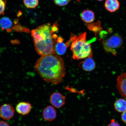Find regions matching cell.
<instances>
[{
  "label": "cell",
  "mask_w": 126,
  "mask_h": 126,
  "mask_svg": "<svg viewBox=\"0 0 126 126\" xmlns=\"http://www.w3.org/2000/svg\"><path fill=\"white\" fill-rule=\"evenodd\" d=\"M35 68L43 80L53 84L62 82L65 75L63 59L58 55L42 56L36 62Z\"/></svg>",
  "instance_id": "1"
},
{
  "label": "cell",
  "mask_w": 126,
  "mask_h": 126,
  "mask_svg": "<svg viewBox=\"0 0 126 126\" xmlns=\"http://www.w3.org/2000/svg\"><path fill=\"white\" fill-rule=\"evenodd\" d=\"M51 24H45L31 31V36L37 53L41 56L56 54Z\"/></svg>",
  "instance_id": "2"
},
{
  "label": "cell",
  "mask_w": 126,
  "mask_h": 126,
  "mask_svg": "<svg viewBox=\"0 0 126 126\" xmlns=\"http://www.w3.org/2000/svg\"><path fill=\"white\" fill-rule=\"evenodd\" d=\"M86 33H82L72 41L71 50L74 59L81 60L87 58H92L93 52L91 46L87 42Z\"/></svg>",
  "instance_id": "3"
},
{
  "label": "cell",
  "mask_w": 126,
  "mask_h": 126,
  "mask_svg": "<svg viewBox=\"0 0 126 126\" xmlns=\"http://www.w3.org/2000/svg\"><path fill=\"white\" fill-rule=\"evenodd\" d=\"M123 39L119 34H116L102 42V45L105 51L113 55L117 54L116 49L122 46Z\"/></svg>",
  "instance_id": "4"
},
{
  "label": "cell",
  "mask_w": 126,
  "mask_h": 126,
  "mask_svg": "<svg viewBox=\"0 0 126 126\" xmlns=\"http://www.w3.org/2000/svg\"><path fill=\"white\" fill-rule=\"evenodd\" d=\"M65 97L60 93L55 92L50 96V101L53 107L59 108L62 107L65 103Z\"/></svg>",
  "instance_id": "5"
},
{
  "label": "cell",
  "mask_w": 126,
  "mask_h": 126,
  "mask_svg": "<svg viewBox=\"0 0 126 126\" xmlns=\"http://www.w3.org/2000/svg\"><path fill=\"white\" fill-rule=\"evenodd\" d=\"M15 110L9 104H5L0 107V116L5 120H9L13 117Z\"/></svg>",
  "instance_id": "6"
},
{
  "label": "cell",
  "mask_w": 126,
  "mask_h": 126,
  "mask_svg": "<svg viewBox=\"0 0 126 126\" xmlns=\"http://www.w3.org/2000/svg\"><path fill=\"white\" fill-rule=\"evenodd\" d=\"M117 88L119 94L126 99V73H123L118 77Z\"/></svg>",
  "instance_id": "7"
},
{
  "label": "cell",
  "mask_w": 126,
  "mask_h": 126,
  "mask_svg": "<svg viewBox=\"0 0 126 126\" xmlns=\"http://www.w3.org/2000/svg\"><path fill=\"white\" fill-rule=\"evenodd\" d=\"M42 116L45 121L51 122L56 117V111L54 107L51 106H47L43 110Z\"/></svg>",
  "instance_id": "8"
},
{
  "label": "cell",
  "mask_w": 126,
  "mask_h": 126,
  "mask_svg": "<svg viewBox=\"0 0 126 126\" xmlns=\"http://www.w3.org/2000/svg\"><path fill=\"white\" fill-rule=\"evenodd\" d=\"M32 105L29 102H21L18 103L16 107L17 112L23 116L29 114L31 111Z\"/></svg>",
  "instance_id": "9"
},
{
  "label": "cell",
  "mask_w": 126,
  "mask_h": 126,
  "mask_svg": "<svg viewBox=\"0 0 126 126\" xmlns=\"http://www.w3.org/2000/svg\"><path fill=\"white\" fill-rule=\"evenodd\" d=\"M85 25L89 30L94 32L96 37L100 35V33L102 32V28L101 23L100 20H98L96 22L86 23Z\"/></svg>",
  "instance_id": "10"
},
{
  "label": "cell",
  "mask_w": 126,
  "mask_h": 126,
  "mask_svg": "<svg viewBox=\"0 0 126 126\" xmlns=\"http://www.w3.org/2000/svg\"><path fill=\"white\" fill-rule=\"evenodd\" d=\"M120 5V3L118 0H106L105 4V9L111 13L117 11L119 8Z\"/></svg>",
  "instance_id": "11"
},
{
  "label": "cell",
  "mask_w": 126,
  "mask_h": 126,
  "mask_svg": "<svg viewBox=\"0 0 126 126\" xmlns=\"http://www.w3.org/2000/svg\"><path fill=\"white\" fill-rule=\"evenodd\" d=\"M80 16L83 21L87 23L93 22L95 18L94 12L93 11L89 10L83 11L80 14Z\"/></svg>",
  "instance_id": "12"
},
{
  "label": "cell",
  "mask_w": 126,
  "mask_h": 126,
  "mask_svg": "<svg viewBox=\"0 0 126 126\" xmlns=\"http://www.w3.org/2000/svg\"><path fill=\"white\" fill-rule=\"evenodd\" d=\"M82 63L81 65L83 70L87 71H91L95 68L96 64L92 58H87Z\"/></svg>",
  "instance_id": "13"
},
{
  "label": "cell",
  "mask_w": 126,
  "mask_h": 126,
  "mask_svg": "<svg viewBox=\"0 0 126 126\" xmlns=\"http://www.w3.org/2000/svg\"><path fill=\"white\" fill-rule=\"evenodd\" d=\"M115 109L119 112H123L126 110V100L123 99H119L114 104Z\"/></svg>",
  "instance_id": "14"
},
{
  "label": "cell",
  "mask_w": 126,
  "mask_h": 126,
  "mask_svg": "<svg viewBox=\"0 0 126 126\" xmlns=\"http://www.w3.org/2000/svg\"><path fill=\"white\" fill-rule=\"evenodd\" d=\"M68 47L67 43L64 44L63 42H58L55 45V52L58 55H62L65 53L67 47Z\"/></svg>",
  "instance_id": "15"
},
{
  "label": "cell",
  "mask_w": 126,
  "mask_h": 126,
  "mask_svg": "<svg viewBox=\"0 0 126 126\" xmlns=\"http://www.w3.org/2000/svg\"><path fill=\"white\" fill-rule=\"evenodd\" d=\"M12 22L9 18L4 17L0 19V27L3 30L9 29L11 27Z\"/></svg>",
  "instance_id": "16"
},
{
  "label": "cell",
  "mask_w": 126,
  "mask_h": 126,
  "mask_svg": "<svg viewBox=\"0 0 126 126\" xmlns=\"http://www.w3.org/2000/svg\"><path fill=\"white\" fill-rule=\"evenodd\" d=\"M23 2L25 6L29 9L34 8L39 4L38 0H23Z\"/></svg>",
  "instance_id": "17"
},
{
  "label": "cell",
  "mask_w": 126,
  "mask_h": 126,
  "mask_svg": "<svg viewBox=\"0 0 126 126\" xmlns=\"http://www.w3.org/2000/svg\"><path fill=\"white\" fill-rule=\"evenodd\" d=\"M70 0H54L55 3L60 6L66 5Z\"/></svg>",
  "instance_id": "18"
},
{
  "label": "cell",
  "mask_w": 126,
  "mask_h": 126,
  "mask_svg": "<svg viewBox=\"0 0 126 126\" xmlns=\"http://www.w3.org/2000/svg\"><path fill=\"white\" fill-rule=\"evenodd\" d=\"M6 5L5 1L3 0H0V16L4 15Z\"/></svg>",
  "instance_id": "19"
},
{
  "label": "cell",
  "mask_w": 126,
  "mask_h": 126,
  "mask_svg": "<svg viewBox=\"0 0 126 126\" xmlns=\"http://www.w3.org/2000/svg\"><path fill=\"white\" fill-rule=\"evenodd\" d=\"M107 126H120L119 123L114 119H112L111 123Z\"/></svg>",
  "instance_id": "20"
},
{
  "label": "cell",
  "mask_w": 126,
  "mask_h": 126,
  "mask_svg": "<svg viewBox=\"0 0 126 126\" xmlns=\"http://www.w3.org/2000/svg\"><path fill=\"white\" fill-rule=\"evenodd\" d=\"M122 119L123 122L126 124V110L122 113Z\"/></svg>",
  "instance_id": "21"
},
{
  "label": "cell",
  "mask_w": 126,
  "mask_h": 126,
  "mask_svg": "<svg viewBox=\"0 0 126 126\" xmlns=\"http://www.w3.org/2000/svg\"><path fill=\"white\" fill-rule=\"evenodd\" d=\"M0 126H9L7 123L4 121H0Z\"/></svg>",
  "instance_id": "22"
},
{
  "label": "cell",
  "mask_w": 126,
  "mask_h": 126,
  "mask_svg": "<svg viewBox=\"0 0 126 126\" xmlns=\"http://www.w3.org/2000/svg\"><path fill=\"white\" fill-rule=\"evenodd\" d=\"M96 0L99 1H102L103 0Z\"/></svg>",
  "instance_id": "23"
}]
</instances>
